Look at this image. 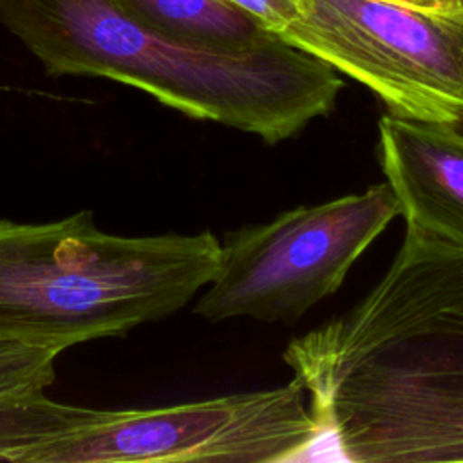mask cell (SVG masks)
I'll use <instances>...</instances> for the list:
<instances>
[{"label": "cell", "mask_w": 463, "mask_h": 463, "mask_svg": "<svg viewBox=\"0 0 463 463\" xmlns=\"http://www.w3.org/2000/svg\"><path fill=\"white\" fill-rule=\"evenodd\" d=\"M253 16L264 29L277 34L295 13L293 0H226Z\"/></svg>", "instance_id": "obj_10"}, {"label": "cell", "mask_w": 463, "mask_h": 463, "mask_svg": "<svg viewBox=\"0 0 463 463\" xmlns=\"http://www.w3.org/2000/svg\"><path fill=\"white\" fill-rule=\"evenodd\" d=\"M400 213L387 183L230 233L221 266L194 311L291 324L344 282L349 268Z\"/></svg>", "instance_id": "obj_5"}, {"label": "cell", "mask_w": 463, "mask_h": 463, "mask_svg": "<svg viewBox=\"0 0 463 463\" xmlns=\"http://www.w3.org/2000/svg\"><path fill=\"white\" fill-rule=\"evenodd\" d=\"M282 356L340 458L463 461V246L407 228L380 282Z\"/></svg>", "instance_id": "obj_1"}, {"label": "cell", "mask_w": 463, "mask_h": 463, "mask_svg": "<svg viewBox=\"0 0 463 463\" xmlns=\"http://www.w3.org/2000/svg\"><path fill=\"white\" fill-rule=\"evenodd\" d=\"M277 33L369 90L392 116L463 119V14L398 0H293Z\"/></svg>", "instance_id": "obj_6"}, {"label": "cell", "mask_w": 463, "mask_h": 463, "mask_svg": "<svg viewBox=\"0 0 463 463\" xmlns=\"http://www.w3.org/2000/svg\"><path fill=\"white\" fill-rule=\"evenodd\" d=\"M105 411L51 400L43 389L0 394V461L103 416Z\"/></svg>", "instance_id": "obj_9"}, {"label": "cell", "mask_w": 463, "mask_h": 463, "mask_svg": "<svg viewBox=\"0 0 463 463\" xmlns=\"http://www.w3.org/2000/svg\"><path fill=\"white\" fill-rule=\"evenodd\" d=\"M411 5L449 13V14H463V0H398Z\"/></svg>", "instance_id": "obj_11"}, {"label": "cell", "mask_w": 463, "mask_h": 463, "mask_svg": "<svg viewBox=\"0 0 463 463\" xmlns=\"http://www.w3.org/2000/svg\"><path fill=\"white\" fill-rule=\"evenodd\" d=\"M0 25L49 76L119 81L268 145L327 116L344 87L331 65L279 36L235 51L192 45L152 31L112 0H0Z\"/></svg>", "instance_id": "obj_2"}, {"label": "cell", "mask_w": 463, "mask_h": 463, "mask_svg": "<svg viewBox=\"0 0 463 463\" xmlns=\"http://www.w3.org/2000/svg\"><path fill=\"white\" fill-rule=\"evenodd\" d=\"M378 157L407 228L463 246V137L400 116L378 121Z\"/></svg>", "instance_id": "obj_7"}, {"label": "cell", "mask_w": 463, "mask_h": 463, "mask_svg": "<svg viewBox=\"0 0 463 463\" xmlns=\"http://www.w3.org/2000/svg\"><path fill=\"white\" fill-rule=\"evenodd\" d=\"M445 127L450 128L454 134H458V136L463 137V119H458V121H454V123H450V125H445Z\"/></svg>", "instance_id": "obj_12"}, {"label": "cell", "mask_w": 463, "mask_h": 463, "mask_svg": "<svg viewBox=\"0 0 463 463\" xmlns=\"http://www.w3.org/2000/svg\"><path fill=\"white\" fill-rule=\"evenodd\" d=\"M152 31L192 45L248 49L273 40L253 16L226 0H112Z\"/></svg>", "instance_id": "obj_8"}, {"label": "cell", "mask_w": 463, "mask_h": 463, "mask_svg": "<svg viewBox=\"0 0 463 463\" xmlns=\"http://www.w3.org/2000/svg\"><path fill=\"white\" fill-rule=\"evenodd\" d=\"M322 439L307 391L293 376L275 389L105 411L25 449L13 463H275L298 459Z\"/></svg>", "instance_id": "obj_4"}, {"label": "cell", "mask_w": 463, "mask_h": 463, "mask_svg": "<svg viewBox=\"0 0 463 463\" xmlns=\"http://www.w3.org/2000/svg\"><path fill=\"white\" fill-rule=\"evenodd\" d=\"M221 266L210 232L127 237L90 210L52 222L0 219V336L63 351L166 318Z\"/></svg>", "instance_id": "obj_3"}]
</instances>
